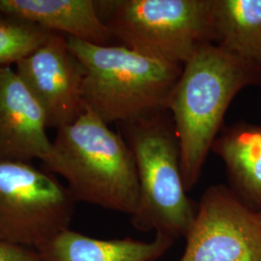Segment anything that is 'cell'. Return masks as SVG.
Here are the masks:
<instances>
[{
    "label": "cell",
    "mask_w": 261,
    "mask_h": 261,
    "mask_svg": "<svg viewBox=\"0 0 261 261\" xmlns=\"http://www.w3.org/2000/svg\"><path fill=\"white\" fill-rule=\"evenodd\" d=\"M261 84V71L214 43L199 47L183 66L168 111L177 138L187 192L196 186L224 115L245 87Z\"/></svg>",
    "instance_id": "cell-1"
},
{
    "label": "cell",
    "mask_w": 261,
    "mask_h": 261,
    "mask_svg": "<svg viewBox=\"0 0 261 261\" xmlns=\"http://www.w3.org/2000/svg\"><path fill=\"white\" fill-rule=\"evenodd\" d=\"M43 168L65 180L75 201L130 217L138 210L140 183L130 147L88 109L57 130Z\"/></svg>",
    "instance_id": "cell-2"
},
{
    "label": "cell",
    "mask_w": 261,
    "mask_h": 261,
    "mask_svg": "<svg viewBox=\"0 0 261 261\" xmlns=\"http://www.w3.org/2000/svg\"><path fill=\"white\" fill-rule=\"evenodd\" d=\"M85 75V109L103 121L128 124L168 112L183 66L145 56L125 46H100L67 37Z\"/></svg>",
    "instance_id": "cell-3"
},
{
    "label": "cell",
    "mask_w": 261,
    "mask_h": 261,
    "mask_svg": "<svg viewBox=\"0 0 261 261\" xmlns=\"http://www.w3.org/2000/svg\"><path fill=\"white\" fill-rule=\"evenodd\" d=\"M119 126L134 155L140 183L139 206L132 224L139 231H153L172 240L185 238L197 206L187 196L169 112Z\"/></svg>",
    "instance_id": "cell-4"
},
{
    "label": "cell",
    "mask_w": 261,
    "mask_h": 261,
    "mask_svg": "<svg viewBox=\"0 0 261 261\" xmlns=\"http://www.w3.org/2000/svg\"><path fill=\"white\" fill-rule=\"evenodd\" d=\"M112 37L140 54L184 66L214 42L213 0L96 1Z\"/></svg>",
    "instance_id": "cell-5"
},
{
    "label": "cell",
    "mask_w": 261,
    "mask_h": 261,
    "mask_svg": "<svg viewBox=\"0 0 261 261\" xmlns=\"http://www.w3.org/2000/svg\"><path fill=\"white\" fill-rule=\"evenodd\" d=\"M75 202L45 168L0 161V240L38 250L70 228Z\"/></svg>",
    "instance_id": "cell-6"
},
{
    "label": "cell",
    "mask_w": 261,
    "mask_h": 261,
    "mask_svg": "<svg viewBox=\"0 0 261 261\" xmlns=\"http://www.w3.org/2000/svg\"><path fill=\"white\" fill-rule=\"evenodd\" d=\"M185 239L178 261H261V215L230 189L210 187Z\"/></svg>",
    "instance_id": "cell-7"
},
{
    "label": "cell",
    "mask_w": 261,
    "mask_h": 261,
    "mask_svg": "<svg viewBox=\"0 0 261 261\" xmlns=\"http://www.w3.org/2000/svg\"><path fill=\"white\" fill-rule=\"evenodd\" d=\"M16 72L43 110L47 129L67 126L85 111L84 67L65 35L53 33L16 64Z\"/></svg>",
    "instance_id": "cell-8"
},
{
    "label": "cell",
    "mask_w": 261,
    "mask_h": 261,
    "mask_svg": "<svg viewBox=\"0 0 261 261\" xmlns=\"http://www.w3.org/2000/svg\"><path fill=\"white\" fill-rule=\"evenodd\" d=\"M36 99L11 66H0V161L46 164L53 151Z\"/></svg>",
    "instance_id": "cell-9"
},
{
    "label": "cell",
    "mask_w": 261,
    "mask_h": 261,
    "mask_svg": "<svg viewBox=\"0 0 261 261\" xmlns=\"http://www.w3.org/2000/svg\"><path fill=\"white\" fill-rule=\"evenodd\" d=\"M0 14L94 45L113 38L93 0H0Z\"/></svg>",
    "instance_id": "cell-10"
},
{
    "label": "cell",
    "mask_w": 261,
    "mask_h": 261,
    "mask_svg": "<svg viewBox=\"0 0 261 261\" xmlns=\"http://www.w3.org/2000/svg\"><path fill=\"white\" fill-rule=\"evenodd\" d=\"M173 242L158 234L149 242L132 238L103 240L69 228L36 251L40 261H159Z\"/></svg>",
    "instance_id": "cell-11"
},
{
    "label": "cell",
    "mask_w": 261,
    "mask_h": 261,
    "mask_svg": "<svg viewBox=\"0 0 261 261\" xmlns=\"http://www.w3.org/2000/svg\"><path fill=\"white\" fill-rule=\"evenodd\" d=\"M230 190L245 205L261 214V125L238 123L215 140Z\"/></svg>",
    "instance_id": "cell-12"
},
{
    "label": "cell",
    "mask_w": 261,
    "mask_h": 261,
    "mask_svg": "<svg viewBox=\"0 0 261 261\" xmlns=\"http://www.w3.org/2000/svg\"><path fill=\"white\" fill-rule=\"evenodd\" d=\"M213 2V43L261 71V0Z\"/></svg>",
    "instance_id": "cell-13"
},
{
    "label": "cell",
    "mask_w": 261,
    "mask_h": 261,
    "mask_svg": "<svg viewBox=\"0 0 261 261\" xmlns=\"http://www.w3.org/2000/svg\"><path fill=\"white\" fill-rule=\"evenodd\" d=\"M55 33L25 20L0 14V66L17 64Z\"/></svg>",
    "instance_id": "cell-14"
},
{
    "label": "cell",
    "mask_w": 261,
    "mask_h": 261,
    "mask_svg": "<svg viewBox=\"0 0 261 261\" xmlns=\"http://www.w3.org/2000/svg\"><path fill=\"white\" fill-rule=\"evenodd\" d=\"M0 261H40L35 249L0 240Z\"/></svg>",
    "instance_id": "cell-15"
},
{
    "label": "cell",
    "mask_w": 261,
    "mask_h": 261,
    "mask_svg": "<svg viewBox=\"0 0 261 261\" xmlns=\"http://www.w3.org/2000/svg\"><path fill=\"white\" fill-rule=\"evenodd\" d=\"M261 215V214H260Z\"/></svg>",
    "instance_id": "cell-16"
}]
</instances>
